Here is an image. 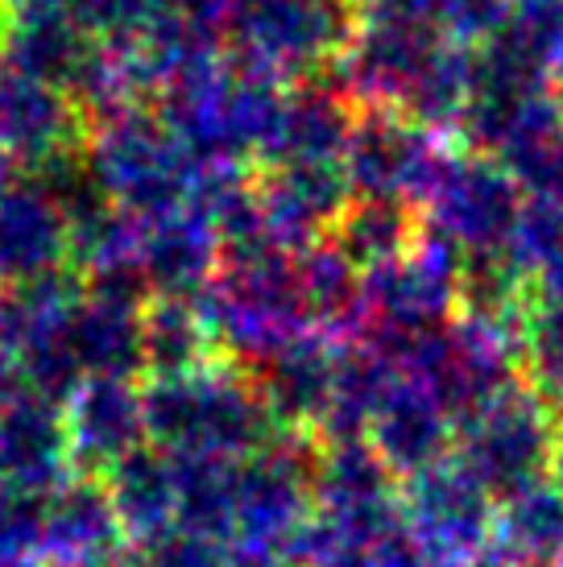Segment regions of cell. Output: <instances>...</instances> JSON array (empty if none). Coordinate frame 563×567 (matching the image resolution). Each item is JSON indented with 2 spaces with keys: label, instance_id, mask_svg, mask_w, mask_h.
<instances>
[{
  "label": "cell",
  "instance_id": "cell-3",
  "mask_svg": "<svg viewBox=\"0 0 563 567\" xmlns=\"http://www.w3.org/2000/svg\"><path fill=\"white\" fill-rule=\"evenodd\" d=\"M204 323L212 344L233 348L236 357L269 361L274 352L295 344L298 336L315 328L298 252L274 249H240L228 252V261L216 269V278L204 290Z\"/></svg>",
  "mask_w": 563,
  "mask_h": 567
},
{
  "label": "cell",
  "instance_id": "cell-24",
  "mask_svg": "<svg viewBox=\"0 0 563 567\" xmlns=\"http://www.w3.org/2000/svg\"><path fill=\"white\" fill-rule=\"evenodd\" d=\"M154 4H157V13L191 21V25L212 30V33H219L228 25V9H233V0H154Z\"/></svg>",
  "mask_w": 563,
  "mask_h": 567
},
{
  "label": "cell",
  "instance_id": "cell-15",
  "mask_svg": "<svg viewBox=\"0 0 563 567\" xmlns=\"http://www.w3.org/2000/svg\"><path fill=\"white\" fill-rule=\"evenodd\" d=\"M145 431V406L141 394L129 390L125 378H88L71 394L66 410V440L71 456L92 468H116L125 456L137 452Z\"/></svg>",
  "mask_w": 563,
  "mask_h": 567
},
{
  "label": "cell",
  "instance_id": "cell-2",
  "mask_svg": "<svg viewBox=\"0 0 563 567\" xmlns=\"http://www.w3.org/2000/svg\"><path fill=\"white\" fill-rule=\"evenodd\" d=\"M83 162L104 199L133 220L187 207L199 183V162L150 104H129L92 121L83 137Z\"/></svg>",
  "mask_w": 563,
  "mask_h": 567
},
{
  "label": "cell",
  "instance_id": "cell-19",
  "mask_svg": "<svg viewBox=\"0 0 563 567\" xmlns=\"http://www.w3.org/2000/svg\"><path fill=\"white\" fill-rule=\"evenodd\" d=\"M109 497L116 505L121 526L157 543V538L171 535L166 526L178 518V473H174V464L137 447L133 456L116 464V481H112Z\"/></svg>",
  "mask_w": 563,
  "mask_h": 567
},
{
  "label": "cell",
  "instance_id": "cell-6",
  "mask_svg": "<svg viewBox=\"0 0 563 567\" xmlns=\"http://www.w3.org/2000/svg\"><path fill=\"white\" fill-rule=\"evenodd\" d=\"M560 447L563 440L555 410L531 385L514 381L510 390H501L498 398H489L485 406L464 419L460 464L489 493L510 497L518 488L539 485L560 456Z\"/></svg>",
  "mask_w": 563,
  "mask_h": 567
},
{
  "label": "cell",
  "instance_id": "cell-14",
  "mask_svg": "<svg viewBox=\"0 0 563 567\" xmlns=\"http://www.w3.org/2000/svg\"><path fill=\"white\" fill-rule=\"evenodd\" d=\"M66 456H71L66 419L54 410V402L38 394L0 402V488L50 493L59 488Z\"/></svg>",
  "mask_w": 563,
  "mask_h": 567
},
{
  "label": "cell",
  "instance_id": "cell-11",
  "mask_svg": "<svg viewBox=\"0 0 563 567\" xmlns=\"http://www.w3.org/2000/svg\"><path fill=\"white\" fill-rule=\"evenodd\" d=\"M71 257V220L54 190L33 174L0 195V282H38L63 274Z\"/></svg>",
  "mask_w": 563,
  "mask_h": 567
},
{
  "label": "cell",
  "instance_id": "cell-12",
  "mask_svg": "<svg viewBox=\"0 0 563 567\" xmlns=\"http://www.w3.org/2000/svg\"><path fill=\"white\" fill-rule=\"evenodd\" d=\"M219 249L224 240L216 224L195 204L137 220L141 278L145 290H157V299H195V290H207L219 269Z\"/></svg>",
  "mask_w": 563,
  "mask_h": 567
},
{
  "label": "cell",
  "instance_id": "cell-28",
  "mask_svg": "<svg viewBox=\"0 0 563 567\" xmlns=\"http://www.w3.org/2000/svg\"><path fill=\"white\" fill-rule=\"evenodd\" d=\"M551 567H563V551H560V559H555V564H551Z\"/></svg>",
  "mask_w": 563,
  "mask_h": 567
},
{
  "label": "cell",
  "instance_id": "cell-26",
  "mask_svg": "<svg viewBox=\"0 0 563 567\" xmlns=\"http://www.w3.org/2000/svg\"><path fill=\"white\" fill-rule=\"evenodd\" d=\"M4 33H9V17L0 13V63H4Z\"/></svg>",
  "mask_w": 563,
  "mask_h": 567
},
{
  "label": "cell",
  "instance_id": "cell-21",
  "mask_svg": "<svg viewBox=\"0 0 563 567\" xmlns=\"http://www.w3.org/2000/svg\"><path fill=\"white\" fill-rule=\"evenodd\" d=\"M207 344L212 336L195 299H157L141 311V357L157 378H174L204 364Z\"/></svg>",
  "mask_w": 563,
  "mask_h": 567
},
{
  "label": "cell",
  "instance_id": "cell-4",
  "mask_svg": "<svg viewBox=\"0 0 563 567\" xmlns=\"http://www.w3.org/2000/svg\"><path fill=\"white\" fill-rule=\"evenodd\" d=\"M141 406H145V431L183 460L245 456L262 443L274 419L262 402V390L245 385L236 373L212 361L174 378H157L141 394Z\"/></svg>",
  "mask_w": 563,
  "mask_h": 567
},
{
  "label": "cell",
  "instance_id": "cell-27",
  "mask_svg": "<svg viewBox=\"0 0 563 567\" xmlns=\"http://www.w3.org/2000/svg\"><path fill=\"white\" fill-rule=\"evenodd\" d=\"M555 485L563 488V447H560V456H555Z\"/></svg>",
  "mask_w": 563,
  "mask_h": 567
},
{
  "label": "cell",
  "instance_id": "cell-5",
  "mask_svg": "<svg viewBox=\"0 0 563 567\" xmlns=\"http://www.w3.org/2000/svg\"><path fill=\"white\" fill-rule=\"evenodd\" d=\"M228 54L274 83L340 63L360 30L357 0H233Z\"/></svg>",
  "mask_w": 563,
  "mask_h": 567
},
{
  "label": "cell",
  "instance_id": "cell-23",
  "mask_svg": "<svg viewBox=\"0 0 563 567\" xmlns=\"http://www.w3.org/2000/svg\"><path fill=\"white\" fill-rule=\"evenodd\" d=\"M501 17H505V0H443V30L469 47L485 42L501 25Z\"/></svg>",
  "mask_w": 563,
  "mask_h": 567
},
{
  "label": "cell",
  "instance_id": "cell-17",
  "mask_svg": "<svg viewBox=\"0 0 563 567\" xmlns=\"http://www.w3.org/2000/svg\"><path fill=\"white\" fill-rule=\"evenodd\" d=\"M340 352L328 336L307 331L295 344H286L266 361V381H262V402L274 419H315L328 410L331 385L340 373Z\"/></svg>",
  "mask_w": 563,
  "mask_h": 567
},
{
  "label": "cell",
  "instance_id": "cell-9",
  "mask_svg": "<svg viewBox=\"0 0 563 567\" xmlns=\"http://www.w3.org/2000/svg\"><path fill=\"white\" fill-rule=\"evenodd\" d=\"M88 116L71 92L0 63V154L17 171L42 174L50 162L83 150Z\"/></svg>",
  "mask_w": 563,
  "mask_h": 567
},
{
  "label": "cell",
  "instance_id": "cell-22",
  "mask_svg": "<svg viewBox=\"0 0 563 567\" xmlns=\"http://www.w3.org/2000/svg\"><path fill=\"white\" fill-rule=\"evenodd\" d=\"M493 33L514 42L555 87H563V0H505Z\"/></svg>",
  "mask_w": 563,
  "mask_h": 567
},
{
  "label": "cell",
  "instance_id": "cell-13",
  "mask_svg": "<svg viewBox=\"0 0 563 567\" xmlns=\"http://www.w3.org/2000/svg\"><path fill=\"white\" fill-rule=\"evenodd\" d=\"M360 109L345 92L303 83L282 100L278 125L266 145V166H345Z\"/></svg>",
  "mask_w": 563,
  "mask_h": 567
},
{
  "label": "cell",
  "instance_id": "cell-7",
  "mask_svg": "<svg viewBox=\"0 0 563 567\" xmlns=\"http://www.w3.org/2000/svg\"><path fill=\"white\" fill-rule=\"evenodd\" d=\"M526 195L489 154H448L422 204V233L460 252V261L505 257Z\"/></svg>",
  "mask_w": 563,
  "mask_h": 567
},
{
  "label": "cell",
  "instance_id": "cell-1",
  "mask_svg": "<svg viewBox=\"0 0 563 567\" xmlns=\"http://www.w3.org/2000/svg\"><path fill=\"white\" fill-rule=\"evenodd\" d=\"M282 100V83L236 63L233 54H212L162 92L157 112L199 166L249 171L266 158Z\"/></svg>",
  "mask_w": 563,
  "mask_h": 567
},
{
  "label": "cell",
  "instance_id": "cell-20",
  "mask_svg": "<svg viewBox=\"0 0 563 567\" xmlns=\"http://www.w3.org/2000/svg\"><path fill=\"white\" fill-rule=\"evenodd\" d=\"M419 233L422 224L414 216V207L381 204V199H352L345 207V216L336 220V228H331V237H336L331 245L345 252L360 274H369V269L402 257L419 240Z\"/></svg>",
  "mask_w": 563,
  "mask_h": 567
},
{
  "label": "cell",
  "instance_id": "cell-8",
  "mask_svg": "<svg viewBox=\"0 0 563 567\" xmlns=\"http://www.w3.org/2000/svg\"><path fill=\"white\" fill-rule=\"evenodd\" d=\"M448 150L431 128L414 125L402 112L365 109L357 116L345 154V174L352 199L422 207L436 187Z\"/></svg>",
  "mask_w": 563,
  "mask_h": 567
},
{
  "label": "cell",
  "instance_id": "cell-25",
  "mask_svg": "<svg viewBox=\"0 0 563 567\" xmlns=\"http://www.w3.org/2000/svg\"><path fill=\"white\" fill-rule=\"evenodd\" d=\"M0 13L9 21H33V17H79V0H0Z\"/></svg>",
  "mask_w": 563,
  "mask_h": 567
},
{
  "label": "cell",
  "instance_id": "cell-10",
  "mask_svg": "<svg viewBox=\"0 0 563 567\" xmlns=\"http://www.w3.org/2000/svg\"><path fill=\"white\" fill-rule=\"evenodd\" d=\"M410 522H414V543L436 559H469L485 547L493 530V505L489 488L452 460H436L422 473H414L410 493Z\"/></svg>",
  "mask_w": 563,
  "mask_h": 567
},
{
  "label": "cell",
  "instance_id": "cell-16",
  "mask_svg": "<svg viewBox=\"0 0 563 567\" xmlns=\"http://www.w3.org/2000/svg\"><path fill=\"white\" fill-rule=\"evenodd\" d=\"M116 505L88 481L63 485L42 509V555L59 559V567H100L116 551Z\"/></svg>",
  "mask_w": 563,
  "mask_h": 567
},
{
  "label": "cell",
  "instance_id": "cell-18",
  "mask_svg": "<svg viewBox=\"0 0 563 567\" xmlns=\"http://www.w3.org/2000/svg\"><path fill=\"white\" fill-rule=\"evenodd\" d=\"M493 530L505 551V564L551 567L563 551V488L539 481L510 493Z\"/></svg>",
  "mask_w": 563,
  "mask_h": 567
}]
</instances>
